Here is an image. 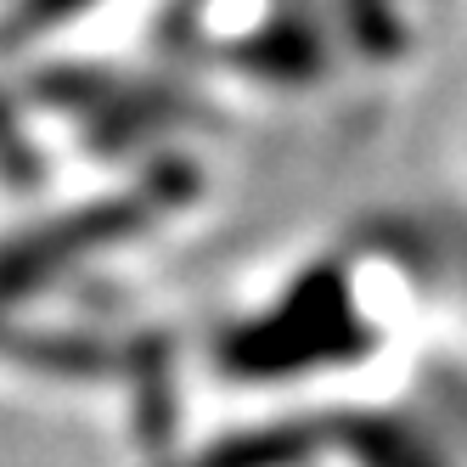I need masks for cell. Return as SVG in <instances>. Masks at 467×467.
<instances>
[{
    "label": "cell",
    "mask_w": 467,
    "mask_h": 467,
    "mask_svg": "<svg viewBox=\"0 0 467 467\" xmlns=\"http://www.w3.org/2000/svg\"><path fill=\"white\" fill-rule=\"evenodd\" d=\"M192 197H197V170L181 163V158H170V163H158L141 186H130L119 197H96V203H79V209L57 214V220H46L35 231H23L12 243H0V298L40 293L46 282L68 276L79 259L124 248L130 237H141L152 220L192 203Z\"/></svg>",
    "instance_id": "6da1fadb"
},
{
    "label": "cell",
    "mask_w": 467,
    "mask_h": 467,
    "mask_svg": "<svg viewBox=\"0 0 467 467\" xmlns=\"http://www.w3.org/2000/svg\"><path fill=\"white\" fill-rule=\"evenodd\" d=\"M366 344H372V332L355 316L344 271L316 265L287 287L276 310L231 332L220 344V366L231 378H293V372H316V366H344Z\"/></svg>",
    "instance_id": "7a4b0ae2"
},
{
    "label": "cell",
    "mask_w": 467,
    "mask_h": 467,
    "mask_svg": "<svg viewBox=\"0 0 467 467\" xmlns=\"http://www.w3.org/2000/svg\"><path fill=\"white\" fill-rule=\"evenodd\" d=\"M231 62H243L248 74L259 79H287V85H305L327 68V51H321V35L310 23H298V17H276V23H265L259 35L237 40L231 46Z\"/></svg>",
    "instance_id": "3957f363"
},
{
    "label": "cell",
    "mask_w": 467,
    "mask_h": 467,
    "mask_svg": "<svg viewBox=\"0 0 467 467\" xmlns=\"http://www.w3.org/2000/svg\"><path fill=\"white\" fill-rule=\"evenodd\" d=\"M327 433L360 467H440L433 451L417 440L411 428H400L394 417H338V422H327Z\"/></svg>",
    "instance_id": "277c9868"
},
{
    "label": "cell",
    "mask_w": 467,
    "mask_h": 467,
    "mask_svg": "<svg viewBox=\"0 0 467 467\" xmlns=\"http://www.w3.org/2000/svg\"><path fill=\"white\" fill-rule=\"evenodd\" d=\"M327 440V422H282V428H259V433H237L203 456V467H298L305 456H316V445Z\"/></svg>",
    "instance_id": "5b68a950"
},
{
    "label": "cell",
    "mask_w": 467,
    "mask_h": 467,
    "mask_svg": "<svg viewBox=\"0 0 467 467\" xmlns=\"http://www.w3.org/2000/svg\"><path fill=\"white\" fill-rule=\"evenodd\" d=\"M90 6V0H17V12L6 17V28H0V40H28V35H46V28L68 23Z\"/></svg>",
    "instance_id": "8992f818"
},
{
    "label": "cell",
    "mask_w": 467,
    "mask_h": 467,
    "mask_svg": "<svg viewBox=\"0 0 467 467\" xmlns=\"http://www.w3.org/2000/svg\"><path fill=\"white\" fill-rule=\"evenodd\" d=\"M6 124H12V108H6V102H0V130H6Z\"/></svg>",
    "instance_id": "52a82bcc"
},
{
    "label": "cell",
    "mask_w": 467,
    "mask_h": 467,
    "mask_svg": "<svg viewBox=\"0 0 467 467\" xmlns=\"http://www.w3.org/2000/svg\"><path fill=\"white\" fill-rule=\"evenodd\" d=\"M0 349H12V338H6V332H0Z\"/></svg>",
    "instance_id": "ba28073f"
}]
</instances>
